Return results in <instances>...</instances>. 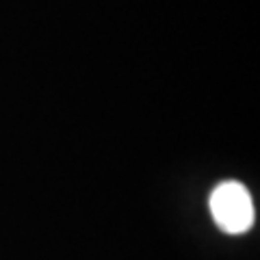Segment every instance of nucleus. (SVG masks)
I'll return each mask as SVG.
<instances>
[{
	"label": "nucleus",
	"mask_w": 260,
	"mask_h": 260,
	"mask_svg": "<svg viewBox=\"0 0 260 260\" xmlns=\"http://www.w3.org/2000/svg\"><path fill=\"white\" fill-rule=\"evenodd\" d=\"M210 213L215 223L228 234H243L254 223L251 195L241 182H221L210 193Z\"/></svg>",
	"instance_id": "nucleus-1"
}]
</instances>
